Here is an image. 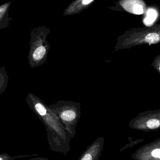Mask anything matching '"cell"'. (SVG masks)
<instances>
[{
	"label": "cell",
	"mask_w": 160,
	"mask_h": 160,
	"mask_svg": "<svg viewBox=\"0 0 160 160\" xmlns=\"http://www.w3.org/2000/svg\"><path fill=\"white\" fill-rule=\"evenodd\" d=\"M25 101L31 110L45 125L50 146L51 148H54L56 145L55 140L63 131L60 120L49 106L33 93L28 94Z\"/></svg>",
	"instance_id": "obj_1"
},
{
	"label": "cell",
	"mask_w": 160,
	"mask_h": 160,
	"mask_svg": "<svg viewBox=\"0 0 160 160\" xmlns=\"http://www.w3.org/2000/svg\"><path fill=\"white\" fill-rule=\"evenodd\" d=\"M50 30L45 26L33 28L30 32L28 64L31 68L44 64L47 60L50 44L47 41Z\"/></svg>",
	"instance_id": "obj_2"
},
{
	"label": "cell",
	"mask_w": 160,
	"mask_h": 160,
	"mask_svg": "<svg viewBox=\"0 0 160 160\" xmlns=\"http://www.w3.org/2000/svg\"><path fill=\"white\" fill-rule=\"evenodd\" d=\"M48 106L56 115L60 122L66 126L75 124L80 117L81 106L79 102L59 100Z\"/></svg>",
	"instance_id": "obj_3"
},
{
	"label": "cell",
	"mask_w": 160,
	"mask_h": 160,
	"mask_svg": "<svg viewBox=\"0 0 160 160\" xmlns=\"http://www.w3.org/2000/svg\"><path fill=\"white\" fill-rule=\"evenodd\" d=\"M133 121V124L144 125V128L149 129L158 128L160 126V109L140 113Z\"/></svg>",
	"instance_id": "obj_4"
},
{
	"label": "cell",
	"mask_w": 160,
	"mask_h": 160,
	"mask_svg": "<svg viewBox=\"0 0 160 160\" xmlns=\"http://www.w3.org/2000/svg\"><path fill=\"white\" fill-rule=\"evenodd\" d=\"M11 4V2H8L0 5V30L8 28L12 20L9 16Z\"/></svg>",
	"instance_id": "obj_5"
},
{
	"label": "cell",
	"mask_w": 160,
	"mask_h": 160,
	"mask_svg": "<svg viewBox=\"0 0 160 160\" xmlns=\"http://www.w3.org/2000/svg\"><path fill=\"white\" fill-rule=\"evenodd\" d=\"M8 77L4 67H0V94L6 89L8 85Z\"/></svg>",
	"instance_id": "obj_6"
},
{
	"label": "cell",
	"mask_w": 160,
	"mask_h": 160,
	"mask_svg": "<svg viewBox=\"0 0 160 160\" xmlns=\"http://www.w3.org/2000/svg\"><path fill=\"white\" fill-rule=\"evenodd\" d=\"M38 156V154H34L31 155H19V156L12 157L5 153H0V160H18L22 158L28 157H35Z\"/></svg>",
	"instance_id": "obj_7"
},
{
	"label": "cell",
	"mask_w": 160,
	"mask_h": 160,
	"mask_svg": "<svg viewBox=\"0 0 160 160\" xmlns=\"http://www.w3.org/2000/svg\"><path fill=\"white\" fill-rule=\"evenodd\" d=\"M151 66L154 67V68L160 73V54H158L154 59L153 62L151 63Z\"/></svg>",
	"instance_id": "obj_8"
},
{
	"label": "cell",
	"mask_w": 160,
	"mask_h": 160,
	"mask_svg": "<svg viewBox=\"0 0 160 160\" xmlns=\"http://www.w3.org/2000/svg\"><path fill=\"white\" fill-rule=\"evenodd\" d=\"M133 11H134V13L138 14V15L142 14L143 12V7L141 5L136 4L134 6Z\"/></svg>",
	"instance_id": "obj_9"
},
{
	"label": "cell",
	"mask_w": 160,
	"mask_h": 160,
	"mask_svg": "<svg viewBox=\"0 0 160 160\" xmlns=\"http://www.w3.org/2000/svg\"><path fill=\"white\" fill-rule=\"evenodd\" d=\"M152 156L154 158H160V149L157 148V149H154L152 152Z\"/></svg>",
	"instance_id": "obj_10"
},
{
	"label": "cell",
	"mask_w": 160,
	"mask_h": 160,
	"mask_svg": "<svg viewBox=\"0 0 160 160\" xmlns=\"http://www.w3.org/2000/svg\"><path fill=\"white\" fill-rule=\"evenodd\" d=\"M81 160H93L92 156L89 154H85Z\"/></svg>",
	"instance_id": "obj_11"
},
{
	"label": "cell",
	"mask_w": 160,
	"mask_h": 160,
	"mask_svg": "<svg viewBox=\"0 0 160 160\" xmlns=\"http://www.w3.org/2000/svg\"><path fill=\"white\" fill-rule=\"evenodd\" d=\"M28 160H49L46 158H43V157H36L35 158H32Z\"/></svg>",
	"instance_id": "obj_12"
},
{
	"label": "cell",
	"mask_w": 160,
	"mask_h": 160,
	"mask_svg": "<svg viewBox=\"0 0 160 160\" xmlns=\"http://www.w3.org/2000/svg\"><path fill=\"white\" fill-rule=\"evenodd\" d=\"M94 0H83L82 3L83 4L87 5L92 2Z\"/></svg>",
	"instance_id": "obj_13"
}]
</instances>
